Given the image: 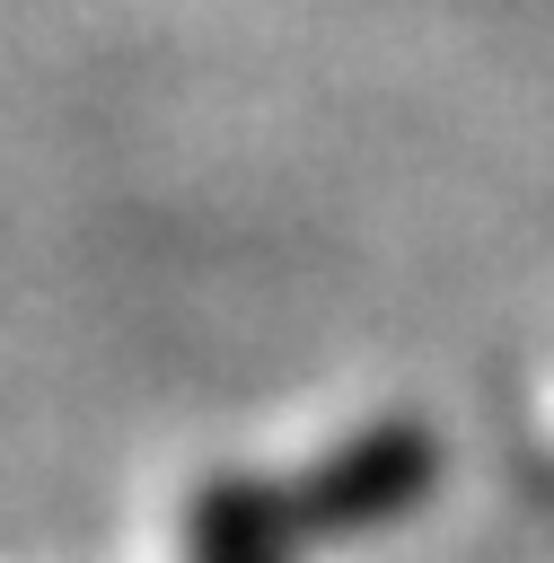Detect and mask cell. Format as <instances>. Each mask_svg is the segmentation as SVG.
Returning <instances> with one entry per match:
<instances>
[{"label":"cell","instance_id":"obj_1","mask_svg":"<svg viewBox=\"0 0 554 563\" xmlns=\"http://www.w3.org/2000/svg\"><path fill=\"white\" fill-rule=\"evenodd\" d=\"M193 554H202V563H281V554H273V501L220 484V493L193 510Z\"/></svg>","mask_w":554,"mask_h":563}]
</instances>
